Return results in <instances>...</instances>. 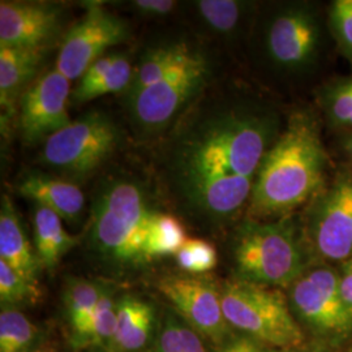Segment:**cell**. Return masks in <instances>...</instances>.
I'll use <instances>...</instances> for the list:
<instances>
[{"mask_svg": "<svg viewBox=\"0 0 352 352\" xmlns=\"http://www.w3.org/2000/svg\"><path fill=\"white\" fill-rule=\"evenodd\" d=\"M276 119L247 109L204 113L179 136L171 155L176 188L195 213L225 221L251 200L276 136Z\"/></svg>", "mask_w": 352, "mask_h": 352, "instance_id": "6da1fadb", "label": "cell"}, {"mask_svg": "<svg viewBox=\"0 0 352 352\" xmlns=\"http://www.w3.org/2000/svg\"><path fill=\"white\" fill-rule=\"evenodd\" d=\"M327 154L315 123L304 113L291 118L286 131L265 154L252 190L254 217L289 213L321 187Z\"/></svg>", "mask_w": 352, "mask_h": 352, "instance_id": "7a4b0ae2", "label": "cell"}, {"mask_svg": "<svg viewBox=\"0 0 352 352\" xmlns=\"http://www.w3.org/2000/svg\"><path fill=\"white\" fill-rule=\"evenodd\" d=\"M154 213L139 184L126 179L109 182L93 202L89 235L91 251L118 272L149 264L145 241Z\"/></svg>", "mask_w": 352, "mask_h": 352, "instance_id": "3957f363", "label": "cell"}, {"mask_svg": "<svg viewBox=\"0 0 352 352\" xmlns=\"http://www.w3.org/2000/svg\"><path fill=\"white\" fill-rule=\"evenodd\" d=\"M235 279L289 289L308 269L302 243L287 221H245L232 243Z\"/></svg>", "mask_w": 352, "mask_h": 352, "instance_id": "277c9868", "label": "cell"}, {"mask_svg": "<svg viewBox=\"0 0 352 352\" xmlns=\"http://www.w3.org/2000/svg\"><path fill=\"white\" fill-rule=\"evenodd\" d=\"M221 300L223 315L234 331L272 350L302 349V327L280 289L232 279L221 285Z\"/></svg>", "mask_w": 352, "mask_h": 352, "instance_id": "5b68a950", "label": "cell"}, {"mask_svg": "<svg viewBox=\"0 0 352 352\" xmlns=\"http://www.w3.org/2000/svg\"><path fill=\"white\" fill-rule=\"evenodd\" d=\"M289 308L317 340L340 343L352 336V314L342 298L338 272L327 265L307 269L289 287Z\"/></svg>", "mask_w": 352, "mask_h": 352, "instance_id": "8992f818", "label": "cell"}, {"mask_svg": "<svg viewBox=\"0 0 352 352\" xmlns=\"http://www.w3.org/2000/svg\"><path fill=\"white\" fill-rule=\"evenodd\" d=\"M119 129L103 113H89L45 141L41 160L46 166L74 175L100 167L115 151Z\"/></svg>", "mask_w": 352, "mask_h": 352, "instance_id": "52a82bcc", "label": "cell"}, {"mask_svg": "<svg viewBox=\"0 0 352 352\" xmlns=\"http://www.w3.org/2000/svg\"><path fill=\"white\" fill-rule=\"evenodd\" d=\"M155 289L170 308L217 347L234 333L226 321L221 300V285L196 274H167L160 278Z\"/></svg>", "mask_w": 352, "mask_h": 352, "instance_id": "ba28073f", "label": "cell"}, {"mask_svg": "<svg viewBox=\"0 0 352 352\" xmlns=\"http://www.w3.org/2000/svg\"><path fill=\"white\" fill-rule=\"evenodd\" d=\"M209 76L206 56L195 52L161 81L128 100L133 119L144 129H162L205 87Z\"/></svg>", "mask_w": 352, "mask_h": 352, "instance_id": "9c48e42d", "label": "cell"}, {"mask_svg": "<svg viewBox=\"0 0 352 352\" xmlns=\"http://www.w3.org/2000/svg\"><path fill=\"white\" fill-rule=\"evenodd\" d=\"M128 38L126 21L100 3H90L84 17L65 34L55 68L69 81L80 80L106 51Z\"/></svg>", "mask_w": 352, "mask_h": 352, "instance_id": "30bf717a", "label": "cell"}, {"mask_svg": "<svg viewBox=\"0 0 352 352\" xmlns=\"http://www.w3.org/2000/svg\"><path fill=\"white\" fill-rule=\"evenodd\" d=\"M321 43V24L308 6H292L277 13L266 33V50L278 67L298 71L315 60Z\"/></svg>", "mask_w": 352, "mask_h": 352, "instance_id": "8fae6325", "label": "cell"}, {"mask_svg": "<svg viewBox=\"0 0 352 352\" xmlns=\"http://www.w3.org/2000/svg\"><path fill=\"white\" fill-rule=\"evenodd\" d=\"M71 81L56 68L29 85L20 101V126L28 142L49 139L71 123L67 103Z\"/></svg>", "mask_w": 352, "mask_h": 352, "instance_id": "7c38bea8", "label": "cell"}, {"mask_svg": "<svg viewBox=\"0 0 352 352\" xmlns=\"http://www.w3.org/2000/svg\"><path fill=\"white\" fill-rule=\"evenodd\" d=\"M316 252L327 261L352 258V180H340L316 205L309 223Z\"/></svg>", "mask_w": 352, "mask_h": 352, "instance_id": "4fadbf2b", "label": "cell"}, {"mask_svg": "<svg viewBox=\"0 0 352 352\" xmlns=\"http://www.w3.org/2000/svg\"><path fill=\"white\" fill-rule=\"evenodd\" d=\"M62 10L46 1H0V46L45 49L60 28Z\"/></svg>", "mask_w": 352, "mask_h": 352, "instance_id": "5bb4252c", "label": "cell"}, {"mask_svg": "<svg viewBox=\"0 0 352 352\" xmlns=\"http://www.w3.org/2000/svg\"><path fill=\"white\" fill-rule=\"evenodd\" d=\"M161 316L154 302L136 294L118 295L116 327L110 352H151Z\"/></svg>", "mask_w": 352, "mask_h": 352, "instance_id": "9a60e30c", "label": "cell"}, {"mask_svg": "<svg viewBox=\"0 0 352 352\" xmlns=\"http://www.w3.org/2000/svg\"><path fill=\"white\" fill-rule=\"evenodd\" d=\"M19 192L36 205L58 214L65 222L76 223L84 214L85 197L82 190L60 177L29 173L20 180Z\"/></svg>", "mask_w": 352, "mask_h": 352, "instance_id": "2e32d148", "label": "cell"}, {"mask_svg": "<svg viewBox=\"0 0 352 352\" xmlns=\"http://www.w3.org/2000/svg\"><path fill=\"white\" fill-rule=\"evenodd\" d=\"M0 260L10 265L29 283L39 287L42 270L34 245L28 239L20 217L8 196L1 197L0 208Z\"/></svg>", "mask_w": 352, "mask_h": 352, "instance_id": "e0dca14e", "label": "cell"}, {"mask_svg": "<svg viewBox=\"0 0 352 352\" xmlns=\"http://www.w3.org/2000/svg\"><path fill=\"white\" fill-rule=\"evenodd\" d=\"M104 283L87 278L67 279L63 289L64 322L68 342L75 351H82L90 320L101 298Z\"/></svg>", "mask_w": 352, "mask_h": 352, "instance_id": "ac0fdd59", "label": "cell"}, {"mask_svg": "<svg viewBox=\"0 0 352 352\" xmlns=\"http://www.w3.org/2000/svg\"><path fill=\"white\" fill-rule=\"evenodd\" d=\"M45 49L0 46V102L11 113L14 100L37 74Z\"/></svg>", "mask_w": 352, "mask_h": 352, "instance_id": "d6986e66", "label": "cell"}, {"mask_svg": "<svg viewBox=\"0 0 352 352\" xmlns=\"http://www.w3.org/2000/svg\"><path fill=\"white\" fill-rule=\"evenodd\" d=\"M33 238L39 265L42 270L49 272L78 243L77 238L65 231L63 219L41 205H36L33 213Z\"/></svg>", "mask_w": 352, "mask_h": 352, "instance_id": "ffe728a7", "label": "cell"}, {"mask_svg": "<svg viewBox=\"0 0 352 352\" xmlns=\"http://www.w3.org/2000/svg\"><path fill=\"white\" fill-rule=\"evenodd\" d=\"M195 52L196 51L190 50L184 43H170L148 51L133 72L132 82L126 90L128 100L161 81L164 76L186 63Z\"/></svg>", "mask_w": 352, "mask_h": 352, "instance_id": "44dd1931", "label": "cell"}, {"mask_svg": "<svg viewBox=\"0 0 352 352\" xmlns=\"http://www.w3.org/2000/svg\"><path fill=\"white\" fill-rule=\"evenodd\" d=\"M45 340L43 330L16 307H1L0 352H32Z\"/></svg>", "mask_w": 352, "mask_h": 352, "instance_id": "7402d4cb", "label": "cell"}, {"mask_svg": "<svg viewBox=\"0 0 352 352\" xmlns=\"http://www.w3.org/2000/svg\"><path fill=\"white\" fill-rule=\"evenodd\" d=\"M151 352H214L212 344L167 308L161 316L158 337Z\"/></svg>", "mask_w": 352, "mask_h": 352, "instance_id": "603a6c76", "label": "cell"}, {"mask_svg": "<svg viewBox=\"0 0 352 352\" xmlns=\"http://www.w3.org/2000/svg\"><path fill=\"white\" fill-rule=\"evenodd\" d=\"M186 240L184 227L175 217L155 212L151 217L145 241L148 263L166 256H175Z\"/></svg>", "mask_w": 352, "mask_h": 352, "instance_id": "cb8c5ba5", "label": "cell"}, {"mask_svg": "<svg viewBox=\"0 0 352 352\" xmlns=\"http://www.w3.org/2000/svg\"><path fill=\"white\" fill-rule=\"evenodd\" d=\"M116 302L118 295L115 289L104 283L101 298L90 320L82 351L89 349H100L110 352L116 327Z\"/></svg>", "mask_w": 352, "mask_h": 352, "instance_id": "d4e9b609", "label": "cell"}, {"mask_svg": "<svg viewBox=\"0 0 352 352\" xmlns=\"http://www.w3.org/2000/svg\"><path fill=\"white\" fill-rule=\"evenodd\" d=\"M321 103L334 126L352 129V77L338 80L324 89Z\"/></svg>", "mask_w": 352, "mask_h": 352, "instance_id": "484cf974", "label": "cell"}, {"mask_svg": "<svg viewBox=\"0 0 352 352\" xmlns=\"http://www.w3.org/2000/svg\"><path fill=\"white\" fill-rule=\"evenodd\" d=\"M41 299V289L29 283L10 265L0 260V302L1 307L36 304Z\"/></svg>", "mask_w": 352, "mask_h": 352, "instance_id": "4316f807", "label": "cell"}, {"mask_svg": "<svg viewBox=\"0 0 352 352\" xmlns=\"http://www.w3.org/2000/svg\"><path fill=\"white\" fill-rule=\"evenodd\" d=\"M177 266L188 274L202 276L218 264L213 244L201 239H187L175 254Z\"/></svg>", "mask_w": 352, "mask_h": 352, "instance_id": "83f0119b", "label": "cell"}, {"mask_svg": "<svg viewBox=\"0 0 352 352\" xmlns=\"http://www.w3.org/2000/svg\"><path fill=\"white\" fill-rule=\"evenodd\" d=\"M196 7L202 20L218 33L232 32L243 13V4L234 0H200Z\"/></svg>", "mask_w": 352, "mask_h": 352, "instance_id": "f1b7e54d", "label": "cell"}, {"mask_svg": "<svg viewBox=\"0 0 352 352\" xmlns=\"http://www.w3.org/2000/svg\"><path fill=\"white\" fill-rule=\"evenodd\" d=\"M329 26L342 55L352 63V0L333 1Z\"/></svg>", "mask_w": 352, "mask_h": 352, "instance_id": "f546056e", "label": "cell"}, {"mask_svg": "<svg viewBox=\"0 0 352 352\" xmlns=\"http://www.w3.org/2000/svg\"><path fill=\"white\" fill-rule=\"evenodd\" d=\"M133 69L128 58L119 54L116 62L113 63L111 69L106 74L101 81L89 90L88 93L81 98L80 103L93 101L98 97H103L106 94L119 93L122 90L129 88L132 78H133Z\"/></svg>", "mask_w": 352, "mask_h": 352, "instance_id": "4dcf8cb0", "label": "cell"}, {"mask_svg": "<svg viewBox=\"0 0 352 352\" xmlns=\"http://www.w3.org/2000/svg\"><path fill=\"white\" fill-rule=\"evenodd\" d=\"M214 352H273L257 340L234 331L225 342L214 347Z\"/></svg>", "mask_w": 352, "mask_h": 352, "instance_id": "1f68e13d", "label": "cell"}, {"mask_svg": "<svg viewBox=\"0 0 352 352\" xmlns=\"http://www.w3.org/2000/svg\"><path fill=\"white\" fill-rule=\"evenodd\" d=\"M133 8L140 12L153 16H164L175 8L176 1L173 0H136L132 3Z\"/></svg>", "mask_w": 352, "mask_h": 352, "instance_id": "d6a6232c", "label": "cell"}, {"mask_svg": "<svg viewBox=\"0 0 352 352\" xmlns=\"http://www.w3.org/2000/svg\"><path fill=\"white\" fill-rule=\"evenodd\" d=\"M342 298L352 314V258L342 263L338 270Z\"/></svg>", "mask_w": 352, "mask_h": 352, "instance_id": "836d02e7", "label": "cell"}, {"mask_svg": "<svg viewBox=\"0 0 352 352\" xmlns=\"http://www.w3.org/2000/svg\"><path fill=\"white\" fill-rule=\"evenodd\" d=\"M32 352H56V350L49 342H43L38 349Z\"/></svg>", "mask_w": 352, "mask_h": 352, "instance_id": "e575fe53", "label": "cell"}, {"mask_svg": "<svg viewBox=\"0 0 352 352\" xmlns=\"http://www.w3.org/2000/svg\"><path fill=\"white\" fill-rule=\"evenodd\" d=\"M344 146H346V151L350 154L352 160V135L349 139L346 140V145Z\"/></svg>", "mask_w": 352, "mask_h": 352, "instance_id": "d590c367", "label": "cell"}, {"mask_svg": "<svg viewBox=\"0 0 352 352\" xmlns=\"http://www.w3.org/2000/svg\"><path fill=\"white\" fill-rule=\"evenodd\" d=\"M273 352H309L308 350L304 349H295V350H285V351H278V350H273Z\"/></svg>", "mask_w": 352, "mask_h": 352, "instance_id": "8d00e7d4", "label": "cell"}, {"mask_svg": "<svg viewBox=\"0 0 352 352\" xmlns=\"http://www.w3.org/2000/svg\"><path fill=\"white\" fill-rule=\"evenodd\" d=\"M82 352H106L103 351V350H100V349H89V350H85V351Z\"/></svg>", "mask_w": 352, "mask_h": 352, "instance_id": "74e56055", "label": "cell"}, {"mask_svg": "<svg viewBox=\"0 0 352 352\" xmlns=\"http://www.w3.org/2000/svg\"><path fill=\"white\" fill-rule=\"evenodd\" d=\"M346 352H352V347H350V349H349Z\"/></svg>", "mask_w": 352, "mask_h": 352, "instance_id": "f35d334b", "label": "cell"}]
</instances>
